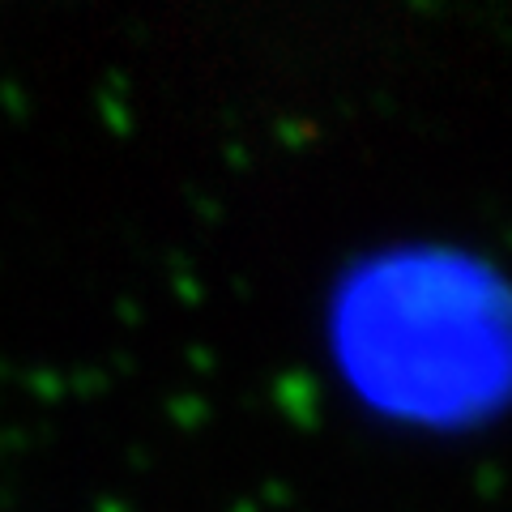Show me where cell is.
Listing matches in <instances>:
<instances>
[{"mask_svg":"<svg viewBox=\"0 0 512 512\" xmlns=\"http://www.w3.org/2000/svg\"><path fill=\"white\" fill-rule=\"evenodd\" d=\"M470 256L397 252L350 278L333 342L350 384L389 414L466 423L504 393V299Z\"/></svg>","mask_w":512,"mask_h":512,"instance_id":"obj_1","label":"cell"}]
</instances>
